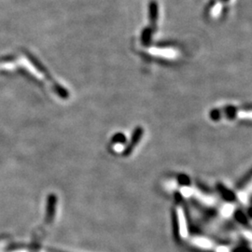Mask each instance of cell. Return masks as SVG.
I'll use <instances>...</instances> for the list:
<instances>
[{"label": "cell", "mask_w": 252, "mask_h": 252, "mask_svg": "<svg viewBox=\"0 0 252 252\" xmlns=\"http://www.w3.org/2000/svg\"><path fill=\"white\" fill-rule=\"evenodd\" d=\"M221 1H222V2H224V1H225L226 2V1H228V0H221Z\"/></svg>", "instance_id": "obj_8"}, {"label": "cell", "mask_w": 252, "mask_h": 252, "mask_svg": "<svg viewBox=\"0 0 252 252\" xmlns=\"http://www.w3.org/2000/svg\"><path fill=\"white\" fill-rule=\"evenodd\" d=\"M55 202H56V199L54 197V195H52L50 197V201H49V207L50 208H48V212H47V220H51L53 218H54V205H55Z\"/></svg>", "instance_id": "obj_6"}, {"label": "cell", "mask_w": 252, "mask_h": 252, "mask_svg": "<svg viewBox=\"0 0 252 252\" xmlns=\"http://www.w3.org/2000/svg\"><path fill=\"white\" fill-rule=\"evenodd\" d=\"M148 52L152 55L164 59H176L180 55L177 50L170 47H151Z\"/></svg>", "instance_id": "obj_1"}, {"label": "cell", "mask_w": 252, "mask_h": 252, "mask_svg": "<svg viewBox=\"0 0 252 252\" xmlns=\"http://www.w3.org/2000/svg\"><path fill=\"white\" fill-rule=\"evenodd\" d=\"M178 214H179V221H180V234H181V236H183L182 238H186L187 235H188V231H187V223H186V220H185L184 212L180 209Z\"/></svg>", "instance_id": "obj_4"}, {"label": "cell", "mask_w": 252, "mask_h": 252, "mask_svg": "<svg viewBox=\"0 0 252 252\" xmlns=\"http://www.w3.org/2000/svg\"><path fill=\"white\" fill-rule=\"evenodd\" d=\"M143 133H144V131H143V129L141 127H137L135 129L134 133H133V135H132L131 141H130V143L128 145V147L126 148V152H125L126 155H128V154H130V153L133 152V150L135 149V146L139 143V141H140V139H141V137L143 135Z\"/></svg>", "instance_id": "obj_2"}, {"label": "cell", "mask_w": 252, "mask_h": 252, "mask_svg": "<svg viewBox=\"0 0 252 252\" xmlns=\"http://www.w3.org/2000/svg\"><path fill=\"white\" fill-rule=\"evenodd\" d=\"M149 18L151 22V28L155 29L157 27V22L159 19V9L156 1H152L149 6Z\"/></svg>", "instance_id": "obj_3"}, {"label": "cell", "mask_w": 252, "mask_h": 252, "mask_svg": "<svg viewBox=\"0 0 252 252\" xmlns=\"http://www.w3.org/2000/svg\"><path fill=\"white\" fill-rule=\"evenodd\" d=\"M153 30L152 28H147L145 29L142 33V36H141V40H142V43L143 44H149L151 39H152V36H153Z\"/></svg>", "instance_id": "obj_7"}, {"label": "cell", "mask_w": 252, "mask_h": 252, "mask_svg": "<svg viewBox=\"0 0 252 252\" xmlns=\"http://www.w3.org/2000/svg\"><path fill=\"white\" fill-rule=\"evenodd\" d=\"M221 9H222V2H216L214 3L213 6H211L209 14L212 18H217L220 15Z\"/></svg>", "instance_id": "obj_5"}, {"label": "cell", "mask_w": 252, "mask_h": 252, "mask_svg": "<svg viewBox=\"0 0 252 252\" xmlns=\"http://www.w3.org/2000/svg\"></svg>", "instance_id": "obj_9"}]
</instances>
